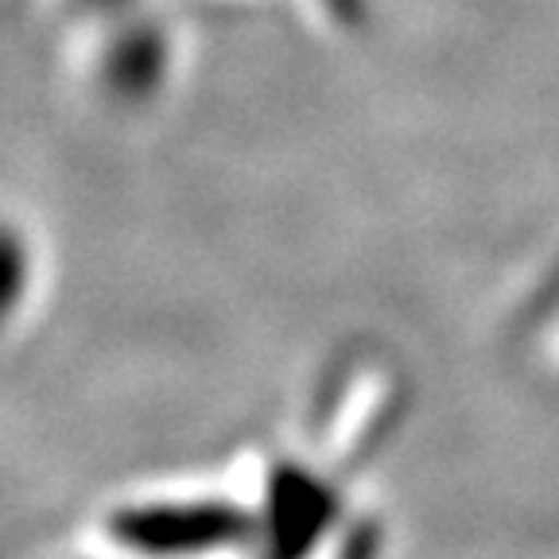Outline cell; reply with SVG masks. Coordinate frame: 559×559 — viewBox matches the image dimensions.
I'll use <instances>...</instances> for the list:
<instances>
[{"instance_id": "cell-1", "label": "cell", "mask_w": 559, "mask_h": 559, "mask_svg": "<svg viewBox=\"0 0 559 559\" xmlns=\"http://www.w3.org/2000/svg\"><path fill=\"white\" fill-rule=\"evenodd\" d=\"M109 533L121 548L144 556H199L245 544L253 536V516L222 501H159L121 509L109 521Z\"/></svg>"}, {"instance_id": "cell-2", "label": "cell", "mask_w": 559, "mask_h": 559, "mask_svg": "<svg viewBox=\"0 0 559 559\" xmlns=\"http://www.w3.org/2000/svg\"><path fill=\"white\" fill-rule=\"evenodd\" d=\"M167 70V47L159 27L136 24L129 16L124 32L117 35V44L105 55V79L117 94H148L156 90L159 74Z\"/></svg>"}, {"instance_id": "cell-3", "label": "cell", "mask_w": 559, "mask_h": 559, "mask_svg": "<svg viewBox=\"0 0 559 559\" xmlns=\"http://www.w3.org/2000/svg\"><path fill=\"white\" fill-rule=\"evenodd\" d=\"M70 9L86 12V16H97V20H121V16H132L136 12L140 0H67Z\"/></svg>"}, {"instance_id": "cell-4", "label": "cell", "mask_w": 559, "mask_h": 559, "mask_svg": "<svg viewBox=\"0 0 559 559\" xmlns=\"http://www.w3.org/2000/svg\"><path fill=\"white\" fill-rule=\"evenodd\" d=\"M349 4H354V0H338V9H342V12H349Z\"/></svg>"}]
</instances>
